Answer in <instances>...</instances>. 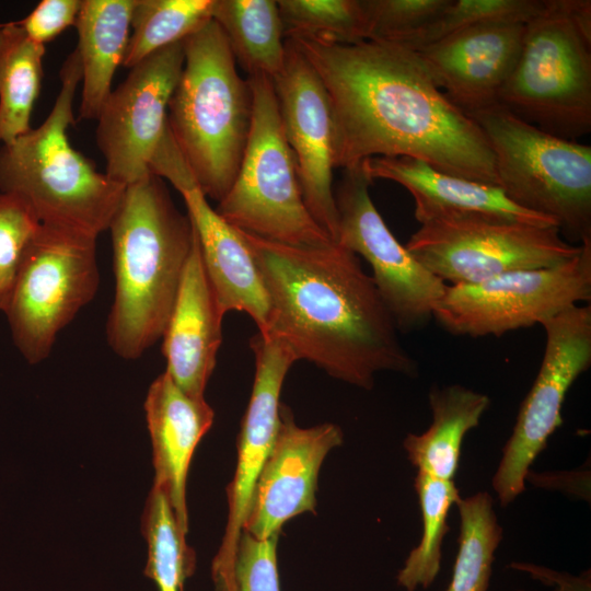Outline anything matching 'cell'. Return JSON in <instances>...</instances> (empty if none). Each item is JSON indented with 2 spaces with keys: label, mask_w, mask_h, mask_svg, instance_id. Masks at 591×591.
<instances>
[{
  "label": "cell",
  "mask_w": 591,
  "mask_h": 591,
  "mask_svg": "<svg viewBox=\"0 0 591 591\" xmlns=\"http://www.w3.org/2000/svg\"><path fill=\"white\" fill-rule=\"evenodd\" d=\"M544 0H449L429 24L398 44L418 49L459 31L482 24L526 23L542 10Z\"/></svg>",
  "instance_id": "cell-32"
},
{
  "label": "cell",
  "mask_w": 591,
  "mask_h": 591,
  "mask_svg": "<svg viewBox=\"0 0 591 591\" xmlns=\"http://www.w3.org/2000/svg\"><path fill=\"white\" fill-rule=\"evenodd\" d=\"M279 535L258 540L242 531L230 579L222 591H281L277 566Z\"/></svg>",
  "instance_id": "cell-35"
},
{
  "label": "cell",
  "mask_w": 591,
  "mask_h": 591,
  "mask_svg": "<svg viewBox=\"0 0 591 591\" xmlns=\"http://www.w3.org/2000/svg\"><path fill=\"white\" fill-rule=\"evenodd\" d=\"M449 0H361L368 39L402 42L429 24Z\"/></svg>",
  "instance_id": "cell-34"
},
{
  "label": "cell",
  "mask_w": 591,
  "mask_h": 591,
  "mask_svg": "<svg viewBox=\"0 0 591 591\" xmlns=\"http://www.w3.org/2000/svg\"><path fill=\"white\" fill-rule=\"evenodd\" d=\"M184 58V40L155 51L132 67L106 99L96 118V144L112 179L127 186L151 173Z\"/></svg>",
  "instance_id": "cell-14"
},
{
  "label": "cell",
  "mask_w": 591,
  "mask_h": 591,
  "mask_svg": "<svg viewBox=\"0 0 591 591\" xmlns=\"http://www.w3.org/2000/svg\"><path fill=\"white\" fill-rule=\"evenodd\" d=\"M212 20L247 77L279 76L287 49L276 0H215Z\"/></svg>",
  "instance_id": "cell-25"
},
{
  "label": "cell",
  "mask_w": 591,
  "mask_h": 591,
  "mask_svg": "<svg viewBox=\"0 0 591 591\" xmlns=\"http://www.w3.org/2000/svg\"><path fill=\"white\" fill-rule=\"evenodd\" d=\"M541 325L546 334L542 363L493 477L502 507L524 490L530 465L563 424L567 392L591 364L590 304L570 306Z\"/></svg>",
  "instance_id": "cell-12"
},
{
  "label": "cell",
  "mask_w": 591,
  "mask_h": 591,
  "mask_svg": "<svg viewBox=\"0 0 591 591\" xmlns=\"http://www.w3.org/2000/svg\"><path fill=\"white\" fill-rule=\"evenodd\" d=\"M223 317L205 273L195 232L177 298L161 338L165 372L193 397H204L215 370Z\"/></svg>",
  "instance_id": "cell-20"
},
{
  "label": "cell",
  "mask_w": 591,
  "mask_h": 591,
  "mask_svg": "<svg viewBox=\"0 0 591 591\" xmlns=\"http://www.w3.org/2000/svg\"><path fill=\"white\" fill-rule=\"evenodd\" d=\"M573 258L548 268L515 270L467 285H447L432 317L449 333L502 336L591 299V239Z\"/></svg>",
  "instance_id": "cell-11"
},
{
  "label": "cell",
  "mask_w": 591,
  "mask_h": 591,
  "mask_svg": "<svg viewBox=\"0 0 591 591\" xmlns=\"http://www.w3.org/2000/svg\"><path fill=\"white\" fill-rule=\"evenodd\" d=\"M136 0H81L76 22L81 63L79 118L96 120L126 55Z\"/></svg>",
  "instance_id": "cell-23"
},
{
  "label": "cell",
  "mask_w": 591,
  "mask_h": 591,
  "mask_svg": "<svg viewBox=\"0 0 591 591\" xmlns=\"http://www.w3.org/2000/svg\"><path fill=\"white\" fill-rule=\"evenodd\" d=\"M285 38L308 37L335 44L368 39L361 0H278Z\"/></svg>",
  "instance_id": "cell-31"
},
{
  "label": "cell",
  "mask_w": 591,
  "mask_h": 591,
  "mask_svg": "<svg viewBox=\"0 0 591 591\" xmlns=\"http://www.w3.org/2000/svg\"><path fill=\"white\" fill-rule=\"evenodd\" d=\"M184 66L169 103L170 134L207 198L229 192L251 130L253 94L213 21L184 39Z\"/></svg>",
  "instance_id": "cell-5"
},
{
  "label": "cell",
  "mask_w": 591,
  "mask_h": 591,
  "mask_svg": "<svg viewBox=\"0 0 591 591\" xmlns=\"http://www.w3.org/2000/svg\"><path fill=\"white\" fill-rule=\"evenodd\" d=\"M215 0H136L123 66L183 42L212 20Z\"/></svg>",
  "instance_id": "cell-27"
},
{
  "label": "cell",
  "mask_w": 591,
  "mask_h": 591,
  "mask_svg": "<svg viewBox=\"0 0 591 591\" xmlns=\"http://www.w3.org/2000/svg\"><path fill=\"white\" fill-rule=\"evenodd\" d=\"M59 78L60 90L45 120L0 147V192L22 199L43 225L97 239L108 230L126 186L97 171L69 141L81 82L76 49Z\"/></svg>",
  "instance_id": "cell-4"
},
{
  "label": "cell",
  "mask_w": 591,
  "mask_h": 591,
  "mask_svg": "<svg viewBox=\"0 0 591 591\" xmlns=\"http://www.w3.org/2000/svg\"><path fill=\"white\" fill-rule=\"evenodd\" d=\"M150 171L169 181L186 205L199 246L205 273L218 309L246 313L263 333L269 300L256 262L237 229L213 209L199 188L167 130L155 152Z\"/></svg>",
  "instance_id": "cell-15"
},
{
  "label": "cell",
  "mask_w": 591,
  "mask_h": 591,
  "mask_svg": "<svg viewBox=\"0 0 591 591\" xmlns=\"http://www.w3.org/2000/svg\"><path fill=\"white\" fill-rule=\"evenodd\" d=\"M80 8L81 0H42L15 23L32 40L45 46L65 30L76 25Z\"/></svg>",
  "instance_id": "cell-36"
},
{
  "label": "cell",
  "mask_w": 591,
  "mask_h": 591,
  "mask_svg": "<svg viewBox=\"0 0 591 591\" xmlns=\"http://www.w3.org/2000/svg\"><path fill=\"white\" fill-rule=\"evenodd\" d=\"M371 184L362 163L343 170L335 192L336 243L369 263L398 332L419 329L432 318L447 285L396 240L371 199Z\"/></svg>",
  "instance_id": "cell-13"
},
{
  "label": "cell",
  "mask_w": 591,
  "mask_h": 591,
  "mask_svg": "<svg viewBox=\"0 0 591 591\" xmlns=\"http://www.w3.org/2000/svg\"><path fill=\"white\" fill-rule=\"evenodd\" d=\"M468 116L488 141L506 196L580 243L591 239V147L548 134L499 103Z\"/></svg>",
  "instance_id": "cell-7"
},
{
  "label": "cell",
  "mask_w": 591,
  "mask_h": 591,
  "mask_svg": "<svg viewBox=\"0 0 591 591\" xmlns=\"http://www.w3.org/2000/svg\"><path fill=\"white\" fill-rule=\"evenodd\" d=\"M341 442L337 425L301 428L290 408L281 404L275 442L256 480L242 531L266 540L279 535L291 518L315 512L320 467Z\"/></svg>",
  "instance_id": "cell-18"
},
{
  "label": "cell",
  "mask_w": 591,
  "mask_h": 591,
  "mask_svg": "<svg viewBox=\"0 0 591 591\" xmlns=\"http://www.w3.org/2000/svg\"><path fill=\"white\" fill-rule=\"evenodd\" d=\"M239 232L269 300L259 334L283 341L297 360L366 390L381 371L417 375V362L355 253L336 242L293 246Z\"/></svg>",
  "instance_id": "cell-2"
},
{
  "label": "cell",
  "mask_w": 591,
  "mask_h": 591,
  "mask_svg": "<svg viewBox=\"0 0 591 591\" xmlns=\"http://www.w3.org/2000/svg\"><path fill=\"white\" fill-rule=\"evenodd\" d=\"M247 79L253 94L248 140L236 176L216 211L235 229L273 242L333 243L304 202L273 80L265 76Z\"/></svg>",
  "instance_id": "cell-8"
},
{
  "label": "cell",
  "mask_w": 591,
  "mask_h": 591,
  "mask_svg": "<svg viewBox=\"0 0 591 591\" xmlns=\"http://www.w3.org/2000/svg\"><path fill=\"white\" fill-rule=\"evenodd\" d=\"M362 165L372 181L389 179L409 192L419 223L444 213H477L559 228L555 220L512 202L499 186L447 174L417 159L374 157L364 160Z\"/></svg>",
  "instance_id": "cell-22"
},
{
  "label": "cell",
  "mask_w": 591,
  "mask_h": 591,
  "mask_svg": "<svg viewBox=\"0 0 591 591\" xmlns=\"http://www.w3.org/2000/svg\"><path fill=\"white\" fill-rule=\"evenodd\" d=\"M40 223L19 197L0 192V312H5L25 251Z\"/></svg>",
  "instance_id": "cell-33"
},
{
  "label": "cell",
  "mask_w": 591,
  "mask_h": 591,
  "mask_svg": "<svg viewBox=\"0 0 591 591\" xmlns=\"http://www.w3.org/2000/svg\"><path fill=\"white\" fill-rule=\"evenodd\" d=\"M422 515V536L410 551L397 573V583L406 591L427 589L441 567V545L449 531L448 514L461 499L453 480H444L418 471L415 478Z\"/></svg>",
  "instance_id": "cell-29"
},
{
  "label": "cell",
  "mask_w": 591,
  "mask_h": 591,
  "mask_svg": "<svg viewBox=\"0 0 591 591\" xmlns=\"http://www.w3.org/2000/svg\"><path fill=\"white\" fill-rule=\"evenodd\" d=\"M487 395L460 384L433 386L429 392L432 422L420 434L409 433L403 447L418 471L453 480L465 434L477 427L488 408Z\"/></svg>",
  "instance_id": "cell-24"
},
{
  "label": "cell",
  "mask_w": 591,
  "mask_h": 591,
  "mask_svg": "<svg viewBox=\"0 0 591 591\" xmlns=\"http://www.w3.org/2000/svg\"><path fill=\"white\" fill-rule=\"evenodd\" d=\"M250 346L255 357V378L239 434L234 477L227 489L225 532L211 566L216 591H222L230 579L252 494L278 430L282 384L298 361L283 341L259 333L251 338Z\"/></svg>",
  "instance_id": "cell-17"
},
{
  "label": "cell",
  "mask_w": 591,
  "mask_h": 591,
  "mask_svg": "<svg viewBox=\"0 0 591 591\" xmlns=\"http://www.w3.org/2000/svg\"><path fill=\"white\" fill-rule=\"evenodd\" d=\"M498 103L554 136L591 131V1L544 0Z\"/></svg>",
  "instance_id": "cell-6"
},
{
  "label": "cell",
  "mask_w": 591,
  "mask_h": 591,
  "mask_svg": "<svg viewBox=\"0 0 591 591\" xmlns=\"http://www.w3.org/2000/svg\"><path fill=\"white\" fill-rule=\"evenodd\" d=\"M44 45L32 40L15 21L0 28V147L26 134L40 93Z\"/></svg>",
  "instance_id": "cell-26"
},
{
  "label": "cell",
  "mask_w": 591,
  "mask_h": 591,
  "mask_svg": "<svg viewBox=\"0 0 591 591\" xmlns=\"http://www.w3.org/2000/svg\"><path fill=\"white\" fill-rule=\"evenodd\" d=\"M406 248L445 285L477 283L515 271L563 264L581 251L557 227L477 213H444L420 222Z\"/></svg>",
  "instance_id": "cell-10"
},
{
  "label": "cell",
  "mask_w": 591,
  "mask_h": 591,
  "mask_svg": "<svg viewBox=\"0 0 591 591\" xmlns=\"http://www.w3.org/2000/svg\"><path fill=\"white\" fill-rule=\"evenodd\" d=\"M273 81L285 138L293 153L304 202L317 224L336 242L338 213L333 189V117L316 72L291 40Z\"/></svg>",
  "instance_id": "cell-16"
},
{
  "label": "cell",
  "mask_w": 591,
  "mask_h": 591,
  "mask_svg": "<svg viewBox=\"0 0 591 591\" xmlns=\"http://www.w3.org/2000/svg\"><path fill=\"white\" fill-rule=\"evenodd\" d=\"M292 42L321 80L333 117L334 167L407 157L462 178L498 185L488 141L430 78L417 54L395 42Z\"/></svg>",
  "instance_id": "cell-1"
},
{
  "label": "cell",
  "mask_w": 591,
  "mask_h": 591,
  "mask_svg": "<svg viewBox=\"0 0 591 591\" xmlns=\"http://www.w3.org/2000/svg\"><path fill=\"white\" fill-rule=\"evenodd\" d=\"M525 23L494 22L413 49L436 85L465 114L498 103L518 61Z\"/></svg>",
  "instance_id": "cell-19"
},
{
  "label": "cell",
  "mask_w": 591,
  "mask_h": 591,
  "mask_svg": "<svg viewBox=\"0 0 591 591\" xmlns=\"http://www.w3.org/2000/svg\"><path fill=\"white\" fill-rule=\"evenodd\" d=\"M96 239L40 224L27 246L4 314L31 364L49 357L59 333L96 294Z\"/></svg>",
  "instance_id": "cell-9"
},
{
  "label": "cell",
  "mask_w": 591,
  "mask_h": 591,
  "mask_svg": "<svg viewBox=\"0 0 591 591\" xmlns=\"http://www.w3.org/2000/svg\"><path fill=\"white\" fill-rule=\"evenodd\" d=\"M461 518L459 551L445 591H487L495 551L502 538L493 498L479 491L456 503Z\"/></svg>",
  "instance_id": "cell-30"
},
{
  "label": "cell",
  "mask_w": 591,
  "mask_h": 591,
  "mask_svg": "<svg viewBox=\"0 0 591 591\" xmlns=\"http://www.w3.org/2000/svg\"><path fill=\"white\" fill-rule=\"evenodd\" d=\"M115 294L106 322L111 349L141 357L162 338L173 311L195 230L163 178L150 173L126 186L108 228Z\"/></svg>",
  "instance_id": "cell-3"
},
{
  "label": "cell",
  "mask_w": 591,
  "mask_h": 591,
  "mask_svg": "<svg viewBox=\"0 0 591 591\" xmlns=\"http://www.w3.org/2000/svg\"><path fill=\"white\" fill-rule=\"evenodd\" d=\"M141 524L148 544L144 575L159 591H184L185 581L196 569V553L187 544V532L167 497L155 486L147 498Z\"/></svg>",
  "instance_id": "cell-28"
},
{
  "label": "cell",
  "mask_w": 591,
  "mask_h": 591,
  "mask_svg": "<svg viewBox=\"0 0 591 591\" xmlns=\"http://www.w3.org/2000/svg\"><path fill=\"white\" fill-rule=\"evenodd\" d=\"M144 412L153 452V486L165 494L188 532L187 474L196 447L212 426L213 409L205 397L182 391L164 371L148 390Z\"/></svg>",
  "instance_id": "cell-21"
},
{
  "label": "cell",
  "mask_w": 591,
  "mask_h": 591,
  "mask_svg": "<svg viewBox=\"0 0 591 591\" xmlns=\"http://www.w3.org/2000/svg\"><path fill=\"white\" fill-rule=\"evenodd\" d=\"M3 23H0V28L2 27Z\"/></svg>",
  "instance_id": "cell-37"
}]
</instances>
